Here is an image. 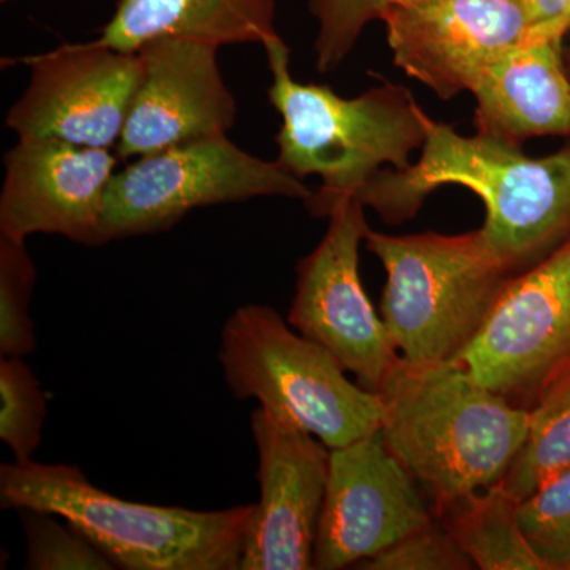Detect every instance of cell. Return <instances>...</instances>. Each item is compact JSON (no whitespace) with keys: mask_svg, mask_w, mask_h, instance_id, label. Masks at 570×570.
Here are the masks:
<instances>
[{"mask_svg":"<svg viewBox=\"0 0 570 570\" xmlns=\"http://www.w3.org/2000/svg\"><path fill=\"white\" fill-rule=\"evenodd\" d=\"M433 521L417 480L381 430L356 439L330 450L314 569L356 568Z\"/></svg>","mask_w":570,"mask_h":570,"instance_id":"obj_11","label":"cell"},{"mask_svg":"<svg viewBox=\"0 0 570 570\" xmlns=\"http://www.w3.org/2000/svg\"><path fill=\"white\" fill-rule=\"evenodd\" d=\"M272 71L269 102L283 124L276 135L277 164L295 178L316 175L321 189L306 200L316 217H326L341 198L355 197L384 165L411 167L412 151L425 141L420 110L406 88L385 85L344 99L328 86L303 85L288 69L283 39L265 47Z\"/></svg>","mask_w":570,"mask_h":570,"instance_id":"obj_4","label":"cell"},{"mask_svg":"<svg viewBox=\"0 0 570 570\" xmlns=\"http://www.w3.org/2000/svg\"><path fill=\"white\" fill-rule=\"evenodd\" d=\"M217 358L235 400L258 401L330 450L381 430V395L354 384L335 355L273 307H238L223 326Z\"/></svg>","mask_w":570,"mask_h":570,"instance_id":"obj_6","label":"cell"},{"mask_svg":"<svg viewBox=\"0 0 570 570\" xmlns=\"http://www.w3.org/2000/svg\"><path fill=\"white\" fill-rule=\"evenodd\" d=\"M118 154L58 140H18L3 156L0 236L61 235L96 247Z\"/></svg>","mask_w":570,"mask_h":570,"instance_id":"obj_15","label":"cell"},{"mask_svg":"<svg viewBox=\"0 0 570 570\" xmlns=\"http://www.w3.org/2000/svg\"><path fill=\"white\" fill-rule=\"evenodd\" d=\"M318 21L316 39L317 70L332 71L354 50L367 22L381 13L379 0H311Z\"/></svg>","mask_w":570,"mask_h":570,"instance_id":"obj_25","label":"cell"},{"mask_svg":"<svg viewBox=\"0 0 570 570\" xmlns=\"http://www.w3.org/2000/svg\"><path fill=\"white\" fill-rule=\"evenodd\" d=\"M570 466V366L530 409L527 439L502 483L519 501Z\"/></svg>","mask_w":570,"mask_h":570,"instance_id":"obj_19","label":"cell"},{"mask_svg":"<svg viewBox=\"0 0 570 570\" xmlns=\"http://www.w3.org/2000/svg\"><path fill=\"white\" fill-rule=\"evenodd\" d=\"M313 190L277 160L243 151L227 135L135 157L112 175L96 247L163 234L190 212L258 197L309 200Z\"/></svg>","mask_w":570,"mask_h":570,"instance_id":"obj_7","label":"cell"},{"mask_svg":"<svg viewBox=\"0 0 570 570\" xmlns=\"http://www.w3.org/2000/svg\"><path fill=\"white\" fill-rule=\"evenodd\" d=\"M0 505L59 517L124 570H239L254 510L141 504L94 485L80 466L33 460L0 466Z\"/></svg>","mask_w":570,"mask_h":570,"instance_id":"obj_3","label":"cell"},{"mask_svg":"<svg viewBox=\"0 0 570 570\" xmlns=\"http://www.w3.org/2000/svg\"><path fill=\"white\" fill-rule=\"evenodd\" d=\"M569 66H570V51H569Z\"/></svg>","mask_w":570,"mask_h":570,"instance_id":"obj_29","label":"cell"},{"mask_svg":"<svg viewBox=\"0 0 570 570\" xmlns=\"http://www.w3.org/2000/svg\"><path fill=\"white\" fill-rule=\"evenodd\" d=\"M37 268L26 243L0 236V355L24 356L37 347L29 316Z\"/></svg>","mask_w":570,"mask_h":570,"instance_id":"obj_21","label":"cell"},{"mask_svg":"<svg viewBox=\"0 0 570 570\" xmlns=\"http://www.w3.org/2000/svg\"><path fill=\"white\" fill-rule=\"evenodd\" d=\"M423 2H428V0H379V7L382 11L389 9V7H414Z\"/></svg>","mask_w":570,"mask_h":570,"instance_id":"obj_28","label":"cell"},{"mask_svg":"<svg viewBox=\"0 0 570 570\" xmlns=\"http://www.w3.org/2000/svg\"><path fill=\"white\" fill-rule=\"evenodd\" d=\"M313 253L296 265L288 324L316 341L362 387L377 392L401 362L360 277V245L365 242V206L341 198Z\"/></svg>","mask_w":570,"mask_h":570,"instance_id":"obj_8","label":"cell"},{"mask_svg":"<svg viewBox=\"0 0 570 570\" xmlns=\"http://www.w3.org/2000/svg\"><path fill=\"white\" fill-rule=\"evenodd\" d=\"M425 141L407 170H381L354 198L389 224L417 214L438 187L472 190L487 209L483 234L510 272L542 261L570 238V146L532 159L519 146L463 137L420 110Z\"/></svg>","mask_w":570,"mask_h":570,"instance_id":"obj_1","label":"cell"},{"mask_svg":"<svg viewBox=\"0 0 570 570\" xmlns=\"http://www.w3.org/2000/svg\"><path fill=\"white\" fill-rule=\"evenodd\" d=\"M570 31V9L566 11L560 20L550 22L547 26H540V28H531L528 31L527 37L530 39H542V40H562V37Z\"/></svg>","mask_w":570,"mask_h":570,"instance_id":"obj_27","label":"cell"},{"mask_svg":"<svg viewBox=\"0 0 570 570\" xmlns=\"http://www.w3.org/2000/svg\"><path fill=\"white\" fill-rule=\"evenodd\" d=\"M276 0H119L115 14L92 43L137 52L164 37L214 47L279 40Z\"/></svg>","mask_w":570,"mask_h":570,"instance_id":"obj_17","label":"cell"},{"mask_svg":"<svg viewBox=\"0 0 570 570\" xmlns=\"http://www.w3.org/2000/svg\"><path fill=\"white\" fill-rule=\"evenodd\" d=\"M365 243L387 273L381 317L401 358L456 362L509 279L482 228L407 236L370 228Z\"/></svg>","mask_w":570,"mask_h":570,"instance_id":"obj_5","label":"cell"},{"mask_svg":"<svg viewBox=\"0 0 570 570\" xmlns=\"http://www.w3.org/2000/svg\"><path fill=\"white\" fill-rule=\"evenodd\" d=\"M479 134L519 146L531 137H570V78L560 40L524 37L472 88Z\"/></svg>","mask_w":570,"mask_h":570,"instance_id":"obj_16","label":"cell"},{"mask_svg":"<svg viewBox=\"0 0 570 570\" xmlns=\"http://www.w3.org/2000/svg\"><path fill=\"white\" fill-rule=\"evenodd\" d=\"M519 520L547 570H570V466L521 499Z\"/></svg>","mask_w":570,"mask_h":570,"instance_id":"obj_22","label":"cell"},{"mask_svg":"<svg viewBox=\"0 0 570 570\" xmlns=\"http://www.w3.org/2000/svg\"><path fill=\"white\" fill-rule=\"evenodd\" d=\"M219 47L164 37L138 50L141 81L130 105L119 159H135L184 142L223 137L238 105L217 62Z\"/></svg>","mask_w":570,"mask_h":570,"instance_id":"obj_14","label":"cell"},{"mask_svg":"<svg viewBox=\"0 0 570 570\" xmlns=\"http://www.w3.org/2000/svg\"><path fill=\"white\" fill-rule=\"evenodd\" d=\"M379 20L397 69L444 100L471 92L483 71L531 29L521 0H428L389 7Z\"/></svg>","mask_w":570,"mask_h":570,"instance_id":"obj_13","label":"cell"},{"mask_svg":"<svg viewBox=\"0 0 570 570\" xmlns=\"http://www.w3.org/2000/svg\"><path fill=\"white\" fill-rule=\"evenodd\" d=\"M456 362L487 389L532 404L570 366V238L505 281Z\"/></svg>","mask_w":570,"mask_h":570,"instance_id":"obj_9","label":"cell"},{"mask_svg":"<svg viewBox=\"0 0 570 570\" xmlns=\"http://www.w3.org/2000/svg\"><path fill=\"white\" fill-rule=\"evenodd\" d=\"M0 2H7V0H0Z\"/></svg>","mask_w":570,"mask_h":570,"instance_id":"obj_30","label":"cell"},{"mask_svg":"<svg viewBox=\"0 0 570 570\" xmlns=\"http://www.w3.org/2000/svg\"><path fill=\"white\" fill-rule=\"evenodd\" d=\"M365 570L474 569L445 524L430 523L401 539L377 557L356 566Z\"/></svg>","mask_w":570,"mask_h":570,"instance_id":"obj_24","label":"cell"},{"mask_svg":"<svg viewBox=\"0 0 570 570\" xmlns=\"http://www.w3.org/2000/svg\"><path fill=\"white\" fill-rule=\"evenodd\" d=\"M261 499L239 570H311L330 474V449L291 420L258 406L250 415Z\"/></svg>","mask_w":570,"mask_h":570,"instance_id":"obj_12","label":"cell"},{"mask_svg":"<svg viewBox=\"0 0 570 570\" xmlns=\"http://www.w3.org/2000/svg\"><path fill=\"white\" fill-rule=\"evenodd\" d=\"M48 400L22 356L0 360V441L14 461L32 460L43 434Z\"/></svg>","mask_w":570,"mask_h":570,"instance_id":"obj_20","label":"cell"},{"mask_svg":"<svg viewBox=\"0 0 570 570\" xmlns=\"http://www.w3.org/2000/svg\"><path fill=\"white\" fill-rule=\"evenodd\" d=\"M531 28L550 24L560 20L562 14L570 9V0H521Z\"/></svg>","mask_w":570,"mask_h":570,"instance_id":"obj_26","label":"cell"},{"mask_svg":"<svg viewBox=\"0 0 570 570\" xmlns=\"http://www.w3.org/2000/svg\"><path fill=\"white\" fill-rule=\"evenodd\" d=\"M21 62L28 63L31 78L6 119L18 140L118 146L141 81L138 52L88 41L28 56Z\"/></svg>","mask_w":570,"mask_h":570,"instance_id":"obj_10","label":"cell"},{"mask_svg":"<svg viewBox=\"0 0 570 570\" xmlns=\"http://www.w3.org/2000/svg\"><path fill=\"white\" fill-rule=\"evenodd\" d=\"M28 570H112L107 557L67 521L41 510L22 509Z\"/></svg>","mask_w":570,"mask_h":570,"instance_id":"obj_23","label":"cell"},{"mask_svg":"<svg viewBox=\"0 0 570 570\" xmlns=\"http://www.w3.org/2000/svg\"><path fill=\"white\" fill-rule=\"evenodd\" d=\"M519 504L499 482L445 510V527L474 568L547 570L521 530Z\"/></svg>","mask_w":570,"mask_h":570,"instance_id":"obj_18","label":"cell"},{"mask_svg":"<svg viewBox=\"0 0 570 570\" xmlns=\"http://www.w3.org/2000/svg\"><path fill=\"white\" fill-rule=\"evenodd\" d=\"M379 395L382 436L441 512L502 482L527 439L530 409L460 362L401 358Z\"/></svg>","mask_w":570,"mask_h":570,"instance_id":"obj_2","label":"cell"}]
</instances>
